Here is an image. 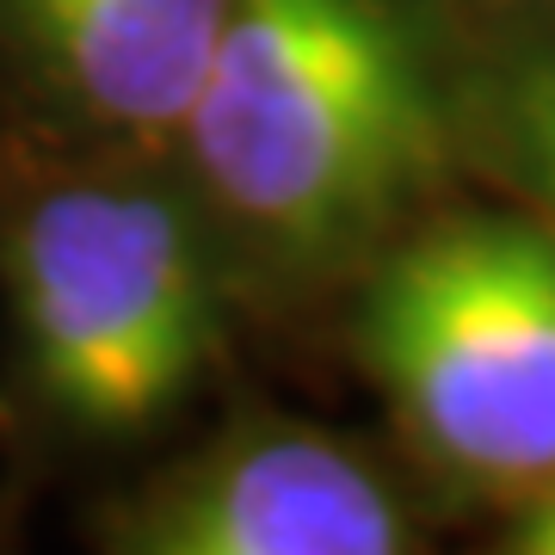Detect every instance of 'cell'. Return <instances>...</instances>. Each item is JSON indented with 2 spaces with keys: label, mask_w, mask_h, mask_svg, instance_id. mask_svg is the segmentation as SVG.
<instances>
[{
  "label": "cell",
  "mask_w": 555,
  "mask_h": 555,
  "mask_svg": "<svg viewBox=\"0 0 555 555\" xmlns=\"http://www.w3.org/2000/svg\"><path fill=\"white\" fill-rule=\"evenodd\" d=\"M179 137L235 222L334 254L414 198L444 124L389 0H229Z\"/></svg>",
  "instance_id": "obj_1"
},
{
  "label": "cell",
  "mask_w": 555,
  "mask_h": 555,
  "mask_svg": "<svg viewBox=\"0 0 555 555\" xmlns=\"http://www.w3.org/2000/svg\"><path fill=\"white\" fill-rule=\"evenodd\" d=\"M358 346L451 476L494 494L555 481V235L518 217L426 229L377 272Z\"/></svg>",
  "instance_id": "obj_2"
},
{
  "label": "cell",
  "mask_w": 555,
  "mask_h": 555,
  "mask_svg": "<svg viewBox=\"0 0 555 555\" xmlns=\"http://www.w3.org/2000/svg\"><path fill=\"white\" fill-rule=\"evenodd\" d=\"M20 321L43 389L93 433H137L173 408L210 346V297L167 198L62 185L20 222Z\"/></svg>",
  "instance_id": "obj_3"
},
{
  "label": "cell",
  "mask_w": 555,
  "mask_h": 555,
  "mask_svg": "<svg viewBox=\"0 0 555 555\" xmlns=\"http://www.w3.org/2000/svg\"><path fill=\"white\" fill-rule=\"evenodd\" d=\"M130 543L160 555H396L414 531L383 476L346 444L254 433L160 488Z\"/></svg>",
  "instance_id": "obj_4"
},
{
  "label": "cell",
  "mask_w": 555,
  "mask_h": 555,
  "mask_svg": "<svg viewBox=\"0 0 555 555\" xmlns=\"http://www.w3.org/2000/svg\"><path fill=\"white\" fill-rule=\"evenodd\" d=\"M43 68L100 124L167 137L217 56L229 0H20Z\"/></svg>",
  "instance_id": "obj_5"
},
{
  "label": "cell",
  "mask_w": 555,
  "mask_h": 555,
  "mask_svg": "<svg viewBox=\"0 0 555 555\" xmlns=\"http://www.w3.org/2000/svg\"><path fill=\"white\" fill-rule=\"evenodd\" d=\"M500 137L513 149L518 173L531 179L555 210V50L506 68V80H500Z\"/></svg>",
  "instance_id": "obj_6"
},
{
  "label": "cell",
  "mask_w": 555,
  "mask_h": 555,
  "mask_svg": "<svg viewBox=\"0 0 555 555\" xmlns=\"http://www.w3.org/2000/svg\"><path fill=\"white\" fill-rule=\"evenodd\" d=\"M513 550H525V555H555V481H550V488H537L531 506L518 513Z\"/></svg>",
  "instance_id": "obj_7"
}]
</instances>
